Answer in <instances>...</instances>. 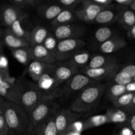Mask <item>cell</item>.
Instances as JSON below:
<instances>
[{
  "label": "cell",
  "instance_id": "obj_2",
  "mask_svg": "<svg viewBox=\"0 0 135 135\" xmlns=\"http://www.w3.org/2000/svg\"><path fill=\"white\" fill-rule=\"evenodd\" d=\"M106 89L105 84L98 83L86 87L76 96L70 109L76 113L90 112L97 106Z\"/></svg>",
  "mask_w": 135,
  "mask_h": 135
},
{
  "label": "cell",
  "instance_id": "obj_5",
  "mask_svg": "<svg viewBox=\"0 0 135 135\" xmlns=\"http://www.w3.org/2000/svg\"><path fill=\"white\" fill-rule=\"evenodd\" d=\"M84 46L85 42L81 39H66L59 41L55 53L57 61L69 60L74 53L82 50Z\"/></svg>",
  "mask_w": 135,
  "mask_h": 135
},
{
  "label": "cell",
  "instance_id": "obj_38",
  "mask_svg": "<svg viewBox=\"0 0 135 135\" xmlns=\"http://www.w3.org/2000/svg\"><path fill=\"white\" fill-rule=\"evenodd\" d=\"M10 133L3 114L0 115V135H8Z\"/></svg>",
  "mask_w": 135,
  "mask_h": 135
},
{
  "label": "cell",
  "instance_id": "obj_23",
  "mask_svg": "<svg viewBox=\"0 0 135 135\" xmlns=\"http://www.w3.org/2000/svg\"><path fill=\"white\" fill-rule=\"evenodd\" d=\"M117 21L124 28L129 30L135 25V12L131 9L123 8L119 13Z\"/></svg>",
  "mask_w": 135,
  "mask_h": 135
},
{
  "label": "cell",
  "instance_id": "obj_55",
  "mask_svg": "<svg viewBox=\"0 0 135 135\" xmlns=\"http://www.w3.org/2000/svg\"><path fill=\"white\" fill-rule=\"evenodd\" d=\"M112 135H117V134H113Z\"/></svg>",
  "mask_w": 135,
  "mask_h": 135
},
{
  "label": "cell",
  "instance_id": "obj_10",
  "mask_svg": "<svg viewBox=\"0 0 135 135\" xmlns=\"http://www.w3.org/2000/svg\"><path fill=\"white\" fill-rule=\"evenodd\" d=\"M97 83L98 82L90 79L83 73H77L66 82L65 86L63 89V92L68 96L75 92H80L86 87Z\"/></svg>",
  "mask_w": 135,
  "mask_h": 135
},
{
  "label": "cell",
  "instance_id": "obj_44",
  "mask_svg": "<svg viewBox=\"0 0 135 135\" xmlns=\"http://www.w3.org/2000/svg\"><path fill=\"white\" fill-rule=\"evenodd\" d=\"M134 133V132L132 131V129L129 127L125 126L123 127L119 133H117V135H133Z\"/></svg>",
  "mask_w": 135,
  "mask_h": 135
},
{
  "label": "cell",
  "instance_id": "obj_43",
  "mask_svg": "<svg viewBox=\"0 0 135 135\" xmlns=\"http://www.w3.org/2000/svg\"><path fill=\"white\" fill-rule=\"evenodd\" d=\"M133 1L134 0H115V3L119 6L123 7V8H127L128 7L131 6Z\"/></svg>",
  "mask_w": 135,
  "mask_h": 135
},
{
  "label": "cell",
  "instance_id": "obj_42",
  "mask_svg": "<svg viewBox=\"0 0 135 135\" xmlns=\"http://www.w3.org/2000/svg\"><path fill=\"white\" fill-rule=\"evenodd\" d=\"M94 3L104 8L109 7V5L113 3V0H92Z\"/></svg>",
  "mask_w": 135,
  "mask_h": 135
},
{
  "label": "cell",
  "instance_id": "obj_19",
  "mask_svg": "<svg viewBox=\"0 0 135 135\" xmlns=\"http://www.w3.org/2000/svg\"><path fill=\"white\" fill-rule=\"evenodd\" d=\"M114 64H117L115 57L109 54H104V55L100 54L91 57L89 63L84 69H99Z\"/></svg>",
  "mask_w": 135,
  "mask_h": 135
},
{
  "label": "cell",
  "instance_id": "obj_26",
  "mask_svg": "<svg viewBox=\"0 0 135 135\" xmlns=\"http://www.w3.org/2000/svg\"><path fill=\"white\" fill-rule=\"evenodd\" d=\"M13 57L19 63L25 66H28L32 61L31 54V47L11 50Z\"/></svg>",
  "mask_w": 135,
  "mask_h": 135
},
{
  "label": "cell",
  "instance_id": "obj_47",
  "mask_svg": "<svg viewBox=\"0 0 135 135\" xmlns=\"http://www.w3.org/2000/svg\"><path fill=\"white\" fill-rule=\"evenodd\" d=\"M127 92H130V93H135V83L134 81L129 83L127 85H126Z\"/></svg>",
  "mask_w": 135,
  "mask_h": 135
},
{
  "label": "cell",
  "instance_id": "obj_36",
  "mask_svg": "<svg viewBox=\"0 0 135 135\" xmlns=\"http://www.w3.org/2000/svg\"><path fill=\"white\" fill-rule=\"evenodd\" d=\"M83 0H60L58 1V5L63 7L64 9L73 10L78 5L81 4Z\"/></svg>",
  "mask_w": 135,
  "mask_h": 135
},
{
  "label": "cell",
  "instance_id": "obj_49",
  "mask_svg": "<svg viewBox=\"0 0 135 135\" xmlns=\"http://www.w3.org/2000/svg\"><path fill=\"white\" fill-rule=\"evenodd\" d=\"M5 102H6V100H5V99L0 95V115L3 114V109Z\"/></svg>",
  "mask_w": 135,
  "mask_h": 135
},
{
  "label": "cell",
  "instance_id": "obj_50",
  "mask_svg": "<svg viewBox=\"0 0 135 135\" xmlns=\"http://www.w3.org/2000/svg\"><path fill=\"white\" fill-rule=\"evenodd\" d=\"M64 135H81V133L73 131H68Z\"/></svg>",
  "mask_w": 135,
  "mask_h": 135
},
{
  "label": "cell",
  "instance_id": "obj_54",
  "mask_svg": "<svg viewBox=\"0 0 135 135\" xmlns=\"http://www.w3.org/2000/svg\"><path fill=\"white\" fill-rule=\"evenodd\" d=\"M0 49H1V43H0Z\"/></svg>",
  "mask_w": 135,
  "mask_h": 135
},
{
  "label": "cell",
  "instance_id": "obj_13",
  "mask_svg": "<svg viewBox=\"0 0 135 135\" xmlns=\"http://www.w3.org/2000/svg\"><path fill=\"white\" fill-rule=\"evenodd\" d=\"M27 14L28 13L25 10L11 4L3 7L0 14V20L4 26L10 28L15 21Z\"/></svg>",
  "mask_w": 135,
  "mask_h": 135
},
{
  "label": "cell",
  "instance_id": "obj_28",
  "mask_svg": "<svg viewBox=\"0 0 135 135\" xmlns=\"http://www.w3.org/2000/svg\"><path fill=\"white\" fill-rule=\"evenodd\" d=\"M84 125V131L93 128L99 127L102 125L109 123L107 115L105 114L95 115L83 121Z\"/></svg>",
  "mask_w": 135,
  "mask_h": 135
},
{
  "label": "cell",
  "instance_id": "obj_37",
  "mask_svg": "<svg viewBox=\"0 0 135 135\" xmlns=\"http://www.w3.org/2000/svg\"><path fill=\"white\" fill-rule=\"evenodd\" d=\"M68 131H73L77 132V133H82L84 131V122H83V121H79V120L75 121L70 126Z\"/></svg>",
  "mask_w": 135,
  "mask_h": 135
},
{
  "label": "cell",
  "instance_id": "obj_6",
  "mask_svg": "<svg viewBox=\"0 0 135 135\" xmlns=\"http://www.w3.org/2000/svg\"><path fill=\"white\" fill-rule=\"evenodd\" d=\"M54 67L44 74L36 83L39 88L42 97H51L55 98L57 96V91L61 84H59L54 75Z\"/></svg>",
  "mask_w": 135,
  "mask_h": 135
},
{
  "label": "cell",
  "instance_id": "obj_4",
  "mask_svg": "<svg viewBox=\"0 0 135 135\" xmlns=\"http://www.w3.org/2000/svg\"><path fill=\"white\" fill-rule=\"evenodd\" d=\"M41 98V93L36 84L26 83L22 84L18 105L29 115L36 108Z\"/></svg>",
  "mask_w": 135,
  "mask_h": 135
},
{
  "label": "cell",
  "instance_id": "obj_32",
  "mask_svg": "<svg viewBox=\"0 0 135 135\" xmlns=\"http://www.w3.org/2000/svg\"><path fill=\"white\" fill-rule=\"evenodd\" d=\"M9 2L11 5L25 10V9L38 8L42 1L41 0H11Z\"/></svg>",
  "mask_w": 135,
  "mask_h": 135
},
{
  "label": "cell",
  "instance_id": "obj_51",
  "mask_svg": "<svg viewBox=\"0 0 135 135\" xmlns=\"http://www.w3.org/2000/svg\"><path fill=\"white\" fill-rule=\"evenodd\" d=\"M129 7H130V9H131V10H133V11L135 12V0H134L133 3L131 5V6Z\"/></svg>",
  "mask_w": 135,
  "mask_h": 135
},
{
  "label": "cell",
  "instance_id": "obj_31",
  "mask_svg": "<svg viewBox=\"0 0 135 135\" xmlns=\"http://www.w3.org/2000/svg\"><path fill=\"white\" fill-rule=\"evenodd\" d=\"M113 32L111 28L108 26H102L98 29L94 34V38L100 44L106 42L113 36Z\"/></svg>",
  "mask_w": 135,
  "mask_h": 135
},
{
  "label": "cell",
  "instance_id": "obj_12",
  "mask_svg": "<svg viewBox=\"0 0 135 135\" xmlns=\"http://www.w3.org/2000/svg\"><path fill=\"white\" fill-rule=\"evenodd\" d=\"M79 68L68 60L55 63L54 75L59 84H61L79 73Z\"/></svg>",
  "mask_w": 135,
  "mask_h": 135
},
{
  "label": "cell",
  "instance_id": "obj_52",
  "mask_svg": "<svg viewBox=\"0 0 135 135\" xmlns=\"http://www.w3.org/2000/svg\"><path fill=\"white\" fill-rule=\"evenodd\" d=\"M3 34V32L2 31V30H1V29H0V37H1Z\"/></svg>",
  "mask_w": 135,
  "mask_h": 135
},
{
  "label": "cell",
  "instance_id": "obj_25",
  "mask_svg": "<svg viewBox=\"0 0 135 135\" xmlns=\"http://www.w3.org/2000/svg\"><path fill=\"white\" fill-rule=\"evenodd\" d=\"M49 34L50 33L48 30L44 26L40 25L35 26L31 32L30 42L31 47L36 45L43 44Z\"/></svg>",
  "mask_w": 135,
  "mask_h": 135
},
{
  "label": "cell",
  "instance_id": "obj_7",
  "mask_svg": "<svg viewBox=\"0 0 135 135\" xmlns=\"http://www.w3.org/2000/svg\"><path fill=\"white\" fill-rule=\"evenodd\" d=\"M105 8L96 4L92 0H83L81 8L75 11V14L78 20L89 23L95 22L98 15Z\"/></svg>",
  "mask_w": 135,
  "mask_h": 135
},
{
  "label": "cell",
  "instance_id": "obj_35",
  "mask_svg": "<svg viewBox=\"0 0 135 135\" xmlns=\"http://www.w3.org/2000/svg\"><path fill=\"white\" fill-rule=\"evenodd\" d=\"M58 42L57 39L55 38V36L51 34H50L46 38V39L45 40L43 45L50 53H51L55 57V53H56L57 51Z\"/></svg>",
  "mask_w": 135,
  "mask_h": 135
},
{
  "label": "cell",
  "instance_id": "obj_56",
  "mask_svg": "<svg viewBox=\"0 0 135 135\" xmlns=\"http://www.w3.org/2000/svg\"><path fill=\"white\" fill-rule=\"evenodd\" d=\"M133 135H135V133H134V134H133Z\"/></svg>",
  "mask_w": 135,
  "mask_h": 135
},
{
  "label": "cell",
  "instance_id": "obj_22",
  "mask_svg": "<svg viewBox=\"0 0 135 135\" xmlns=\"http://www.w3.org/2000/svg\"><path fill=\"white\" fill-rule=\"evenodd\" d=\"M91 59L90 53L86 50H80L74 53L71 56L69 61L79 69H83L87 66Z\"/></svg>",
  "mask_w": 135,
  "mask_h": 135
},
{
  "label": "cell",
  "instance_id": "obj_24",
  "mask_svg": "<svg viewBox=\"0 0 135 135\" xmlns=\"http://www.w3.org/2000/svg\"><path fill=\"white\" fill-rule=\"evenodd\" d=\"M75 20H77V18L75 15V11H73L70 9H65L58 15L57 17L54 21H51V26L54 28H57L62 25L71 24V22Z\"/></svg>",
  "mask_w": 135,
  "mask_h": 135
},
{
  "label": "cell",
  "instance_id": "obj_14",
  "mask_svg": "<svg viewBox=\"0 0 135 135\" xmlns=\"http://www.w3.org/2000/svg\"><path fill=\"white\" fill-rule=\"evenodd\" d=\"M55 67V64H47L38 61L32 60L26 69V73L36 83L44 73Z\"/></svg>",
  "mask_w": 135,
  "mask_h": 135
},
{
  "label": "cell",
  "instance_id": "obj_15",
  "mask_svg": "<svg viewBox=\"0 0 135 135\" xmlns=\"http://www.w3.org/2000/svg\"><path fill=\"white\" fill-rule=\"evenodd\" d=\"M31 54L32 60L51 65L57 63L55 55L50 53L43 44L32 46Z\"/></svg>",
  "mask_w": 135,
  "mask_h": 135
},
{
  "label": "cell",
  "instance_id": "obj_48",
  "mask_svg": "<svg viewBox=\"0 0 135 135\" xmlns=\"http://www.w3.org/2000/svg\"><path fill=\"white\" fill-rule=\"evenodd\" d=\"M127 35L129 38L135 40V25L127 30Z\"/></svg>",
  "mask_w": 135,
  "mask_h": 135
},
{
  "label": "cell",
  "instance_id": "obj_18",
  "mask_svg": "<svg viewBox=\"0 0 135 135\" xmlns=\"http://www.w3.org/2000/svg\"><path fill=\"white\" fill-rule=\"evenodd\" d=\"M105 115L109 121V123H115L127 126L131 114L121 108H109L107 110Z\"/></svg>",
  "mask_w": 135,
  "mask_h": 135
},
{
  "label": "cell",
  "instance_id": "obj_39",
  "mask_svg": "<svg viewBox=\"0 0 135 135\" xmlns=\"http://www.w3.org/2000/svg\"><path fill=\"white\" fill-rule=\"evenodd\" d=\"M0 71L5 74H9V62L7 58L4 55H0Z\"/></svg>",
  "mask_w": 135,
  "mask_h": 135
},
{
  "label": "cell",
  "instance_id": "obj_9",
  "mask_svg": "<svg viewBox=\"0 0 135 135\" xmlns=\"http://www.w3.org/2000/svg\"><path fill=\"white\" fill-rule=\"evenodd\" d=\"M119 70V66L117 64H114L95 69H83L82 72L90 79L99 82L101 80H113Z\"/></svg>",
  "mask_w": 135,
  "mask_h": 135
},
{
  "label": "cell",
  "instance_id": "obj_29",
  "mask_svg": "<svg viewBox=\"0 0 135 135\" xmlns=\"http://www.w3.org/2000/svg\"><path fill=\"white\" fill-rule=\"evenodd\" d=\"M107 96L111 102L114 101L119 97L127 93L126 85L117 84L114 83L107 87Z\"/></svg>",
  "mask_w": 135,
  "mask_h": 135
},
{
  "label": "cell",
  "instance_id": "obj_40",
  "mask_svg": "<svg viewBox=\"0 0 135 135\" xmlns=\"http://www.w3.org/2000/svg\"><path fill=\"white\" fill-rule=\"evenodd\" d=\"M46 121H47V119L44 121V122H42V123L40 124V125H38L37 127H36L30 135H43Z\"/></svg>",
  "mask_w": 135,
  "mask_h": 135
},
{
  "label": "cell",
  "instance_id": "obj_27",
  "mask_svg": "<svg viewBox=\"0 0 135 135\" xmlns=\"http://www.w3.org/2000/svg\"><path fill=\"white\" fill-rule=\"evenodd\" d=\"M118 15L119 13H115L114 11L109 9V7L105 8L98 15L95 20V22L101 25L113 23L117 21Z\"/></svg>",
  "mask_w": 135,
  "mask_h": 135
},
{
  "label": "cell",
  "instance_id": "obj_34",
  "mask_svg": "<svg viewBox=\"0 0 135 135\" xmlns=\"http://www.w3.org/2000/svg\"><path fill=\"white\" fill-rule=\"evenodd\" d=\"M113 83L117 84L122 85H127L129 83L133 82V77L130 75L123 71H120L117 73L113 79Z\"/></svg>",
  "mask_w": 135,
  "mask_h": 135
},
{
  "label": "cell",
  "instance_id": "obj_21",
  "mask_svg": "<svg viewBox=\"0 0 135 135\" xmlns=\"http://www.w3.org/2000/svg\"><path fill=\"white\" fill-rule=\"evenodd\" d=\"M37 9L41 17L46 20L52 21L65 9L58 4H50V5H41L37 8Z\"/></svg>",
  "mask_w": 135,
  "mask_h": 135
},
{
  "label": "cell",
  "instance_id": "obj_11",
  "mask_svg": "<svg viewBox=\"0 0 135 135\" xmlns=\"http://www.w3.org/2000/svg\"><path fill=\"white\" fill-rule=\"evenodd\" d=\"M83 26L76 24H69L55 28L54 34L59 41L66 39H80L85 33Z\"/></svg>",
  "mask_w": 135,
  "mask_h": 135
},
{
  "label": "cell",
  "instance_id": "obj_3",
  "mask_svg": "<svg viewBox=\"0 0 135 135\" xmlns=\"http://www.w3.org/2000/svg\"><path fill=\"white\" fill-rule=\"evenodd\" d=\"M55 112H57V105L54 98L41 96L38 105L29 115L34 129L47 119Z\"/></svg>",
  "mask_w": 135,
  "mask_h": 135
},
{
  "label": "cell",
  "instance_id": "obj_1",
  "mask_svg": "<svg viewBox=\"0 0 135 135\" xmlns=\"http://www.w3.org/2000/svg\"><path fill=\"white\" fill-rule=\"evenodd\" d=\"M3 115L10 132L17 135H30L34 130L30 117L18 104L7 102Z\"/></svg>",
  "mask_w": 135,
  "mask_h": 135
},
{
  "label": "cell",
  "instance_id": "obj_33",
  "mask_svg": "<svg viewBox=\"0 0 135 135\" xmlns=\"http://www.w3.org/2000/svg\"><path fill=\"white\" fill-rule=\"evenodd\" d=\"M57 112L53 113L47 119L43 135H59L55 123V116Z\"/></svg>",
  "mask_w": 135,
  "mask_h": 135
},
{
  "label": "cell",
  "instance_id": "obj_16",
  "mask_svg": "<svg viewBox=\"0 0 135 135\" xmlns=\"http://www.w3.org/2000/svg\"><path fill=\"white\" fill-rule=\"evenodd\" d=\"M28 17L29 15L27 14L15 21L10 28H9L15 36L30 42L32 30H29L27 26H25V24L28 22Z\"/></svg>",
  "mask_w": 135,
  "mask_h": 135
},
{
  "label": "cell",
  "instance_id": "obj_17",
  "mask_svg": "<svg viewBox=\"0 0 135 135\" xmlns=\"http://www.w3.org/2000/svg\"><path fill=\"white\" fill-rule=\"evenodd\" d=\"M127 46V42L119 36H113L110 39L100 45V51L104 54H112L119 51Z\"/></svg>",
  "mask_w": 135,
  "mask_h": 135
},
{
  "label": "cell",
  "instance_id": "obj_45",
  "mask_svg": "<svg viewBox=\"0 0 135 135\" xmlns=\"http://www.w3.org/2000/svg\"><path fill=\"white\" fill-rule=\"evenodd\" d=\"M127 126L129 127L132 131L135 133V113L131 115Z\"/></svg>",
  "mask_w": 135,
  "mask_h": 135
},
{
  "label": "cell",
  "instance_id": "obj_41",
  "mask_svg": "<svg viewBox=\"0 0 135 135\" xmlns=\"http://www.w3.org/2000/svg\"><path fill=\"white\" fill-rule=\"evenodd\" d=\"M120 71L127 73L132 77L134 78L135 76V64H130L124 66L123 67L120 69Z\"/></svg>",
  "mask_w": 135,
  "mask_h": 135
},
{
  "label": "cell",
  "instance_id": "obj_20",
  "mask_svg": "<svg viewBox=\"0 0 135 135\" xmlns=\"http://www.w3.org/2000/svg\"><path fill=\"white\" fill-rule=\"evenodd\" d=\"M3 36L4 42L11 50L31 47L30 42L15 35L9 28H7L4 32Z\"/></svg>",
  "mask_w": 135,
  "mask_h": 135
},
{
  "label": "cell",
  "instance_id": "obj_46",
  "mask_svg": "<svg viewBox=\"0 0 135 135\" xmlns=\"http://www.w3.org/2000/svg\"><path fill=\"white\" fill-rule=\"evenodd\" d=\"M125 112H127V113H129V114H133V113H135V96L133 98V101H132L131 104L130 106L125 110Z\"/></svg>",
  "mask_w": 135,
  "mask_h": 135
},
{
  "label": "cell",
  "instance_id": "obj_8",
  "mask_svg": "<svg viewBox=\"0 0 135 135\" xmlns=\"http://www.w3.org/2000/svg\"><path fill=\"white\" fill-rule=\"evenodd\" d=\"M79 115L71 109H62L56 112L55 123L59 135H64L69 129L73 123L77 121Z\"/></svg>",
  "mask_w": 135,
  "mask_h": 135
},
{
  "label": "cell",
  "instance_id": "obj_53",
  "mask_svg": "<svg viewBox=\"0 0 135 135\" xmlns=\"http://www.w3.org/2000/svg\"><path fill=\"white\" fill-rule=\"evenodd\" d=\"M133 81H134V83H135V76H134V78H133Z\"/></svg>",
  "mask_w": 135,
  "mask_h": 135
},
{
  "label": "cell",
  "instance_id": "obj_30",
  "mask_svg": "<svg viewBox=\"0 0 135 135\" xmlns=\"http://www.w3.org/2000/svg\"><path fill=\"white\" fill-rule=\"evenodd\" d=\"M134 96L135 93L127 92L112 102L113 103L115 108H121L123 110H126L130 106Z\"/></svg>",
  "mask_w": 135,
  "mask_h": 135
}]
</instances>
